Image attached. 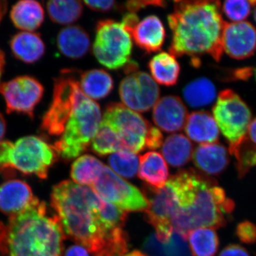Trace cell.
<instances>
[{
	"label": "cell",
	"instance_id": "7c38bea8",
	"mask_svg": "<svg viewBox=\"0 0 256 256\" xmlns=\"http://www.w3.org/2000/svg\"><path fill=\"white\" fill-rule=\"evenodd\" d=\"M44 92L41 82L28 76L0 84V94L6 102V112L26 114L31 119L34 118V111L41 101Z\"/></svg>",
	"mask_w": 256,
	"mask_h": 256
},
{
	"label": "cell",
	"instance_id": "44dd1931",
	"mask_svg": "<svg viewBox=\"0 0 256 256\" xmlns=\"http://www.w3.org/2000/svg\"><path fill=\"white\" fill-rule=\"evenodd\" d=\"M138 176L154 190L164 188L169 180V170L162 156L150 151L140 156Z\"/></svg>",
	"mask_w": 256,
	"mask_h": 256
},
{
	"label": "cell",
	"instance_id": "4dcf8cb0",
	"mask_svg": "<svg viewBox=\"0 0 256 256\" xmlns=\"http://www.w3.org/2000/svg\"><path fill=\"white\" fill-rule=\"evenodd\" d=\"M48 16L54 23L72 24L82 16L84 5L80 1L54 0L46 3Z\"/></svg>",
	"mask_w": 256,
	"mask_h": 256
},
{
	"label": "cell",
	"instance_id": "8fae6325",
	"mask_svg": "<svg viewBox=\"0 0 256 256\" xmlns=\"http://www.w3.org/2000/svg\"><path fill=\"white\" fill-rule=\"evenodd\" d=\"M92 186L104 200L124 212H146L150 206L149 200L142 192L106 165Z\"/></svg>",
	"mask_w": 256,
	"mask_h": 256
},
{
	"label": "cell",
	"instance_id": "ab89813d",
	"mask_svg": "<svg viewBox=\"0 0 256 256\" xmlns=\"http://www.w3.org/2000/svg\"><path fill=\"white\" fill-rule=\"evenodd\" d=\"M64 256H89V254L85 247L80 245H74L66 250Z\"/></svg>",
	"mask_w": 256,
	"mask_h": 256
},
{
	"label": "cell",
	"instance_id": "d6986e66",
	"mask_svg": "<svg viewBox=\"0 0 256 256\" xmlns=\"http://www.w3.org/2000/svg\"><path fill=\"white\" fill-rule=\"evenodd\" d=\"M184 130L188 139L201 144L216 142L220 136L213 114L206 111H195L188 114Z\"/></svg>",
	"mask_w": 256,
	"mask_h": 256
},
{
	"label": "cell",
	"instance_id": "e575fe53",
	"mask_svg": "<svg viewBox=\"0 0 256 256\" xmlns=\"http://www.w3.org/2000/svg\"><path fill=\"white\" fill-rule=\"evenodd\" d=\"M237 160L238 178H242L256 166V148L244 140L234 152Z\"/></svg>",
	"mask_w": 256,
	"mask_h": 256
},
{
	"label": "cell",
	"instance_id": "7dc6e473",
	"mask_svg": "<svg viewBox=\"0 0 256 256\" xmlns=\"http://www.w3.org/2000/svg\"><path fill=\"white\" fill-rule=\"evenodd\" d=\"M252 15L256 23V2H254V8H252Z\"/></svg>",
	"mask_w": 256,
	"mask_h": 256
},
{
	"label": "cell",
	"instance_id": "1f68e13d",
	"mask_svg": "<svg viewBox=\"0 0 256 256\" xmlns=\"http://www.w3.org/2000/svg\"><path fill=\"white\" fill-rule=\"evenodd\" d=\"M110 168L121 176L132 178L139 169L140 158L134 153L128 151H120L109 156Z\"/></svg>",
	"mask_w": 256,
	"mask_h": 256
},
{
	"label": "cell",
	"instance_id": "52a82bcc",
	"mask_svg": "<svg viewBox=\"0 0 256 256\" xmlns=\"http://www.w3.org/2000/svg\"><path fill=\"white\" fill-rule=\"evenodd\" d=\"M100 124L112 133L118 141L121 150L134 154L146 149L150 134L154 128L140 114L117 102L106 107Z\"/></svg>",
	"mask_w": 256,
	"mask_h": 256
},
{
	"label": "cell",
	"instance_id": "484cf974",
	"mask_svg": "<svg viewBox=\"0 0 256 256\" xmlns=\"http://www.w3.org/2000/svg\"><path fill=\"white\" fill-rule=\"evenodd\" d=\"M152 78L160 85L172 86L178 82L180 66L174 56L161 52L149 62Z\"/></svg>",
	"mask_w": 256,
	"mask_h": 256
},
{
	"label": "cell",
	"instance_id": "74e56055",
	"mask_svg": "<svg viewBox=\"0 0 256 256\" xmlns=\"http://www.w3.org/2000/svg\"><path fill=\"white\" fill-rule=\"evenodd\" d=\"M84 3L90 9L100 12H107L114 10L116 5V2L112 0H102V1H84Z\"/></svg>",
	"mask_w": 256,
	"mask_h": 256
},
{
	"label": "cell",
	"instance_id": "836d02e7",
	"mask_svg": "<svg viewBox=\"0 0 256 256\" xmlns=\"http://www.w3.org/2000/svg\"><path fill=\"white\" fill-rule=\"evenodd\" d=\"M129 248V238L122 228L111 232L106 245L94 256H124Z\"/></svg>",
	"mask_w": 256,
	"mask_h": 256
},
{
	"label": "cell",
	"instance_id": "f35d334b",
	"mask_svg": "<svg viewBox=\"0 0 256 256\" xmlns=\"http://www.w3.org/2000/svg\"><path fill=\"white\" fill-rule=\"evenodd\" d=\"M218 256H250V254L246 249L242 246L232 244L224 248Z\"/></svg>",
	"mask_w": 256,
	"mask_h": 256
},
{
	"label": "cell",
	"instance_id": "5bb4252c",
	"mask_svg": "<svg viewBox=\"0 0 256 256\" xmlns=\"http://www.w3.org/2000/svg\"><path fill=\"white\" fill-rule=\"evenodd\" d=\"M222 50L236 60L250 56L256 50V28L248 22L225 24L222 34Z\"/></svg>",
	"mask_w": 256,
	"mask_h": 256
},
{
	"label": "cell",
	"instance_id": "ba28073f",
	"mask_svg": "<svg viewBox=\"0 0 256 256\" xmlns=\"http://www.w3.org/2000/svg\"><path fill=\"white\" fill-rule=\"evenodd\" d=\"M132 40L122 23L100 20L96 26L92 52L99 63L111 70L126 66L130 62Z\"/></svg>",
	"mask_w": 256,
	"mask_h": 256
},
{
	"label": "cell",
	"instance_id": "60d3db41",
	"mask_svg": "<svg viewBox=\"0 0 256 256\" xmlns=\"http://www.w3.org/2000/svg\"><path fill=\"white\" fill-rule=\"evenodd\" d=\"M6 225L0 222V256H5L6 248Z\"/></svg>",
	"mask_w": 256,
	"mask_h": 256
},
{
	"label": "cell",
	"instance_id": "4fadbf2b",
	"mask_svg": "<svg viewBox=\"0 0 256 256\" xmlns=\"http://www.w3.org/2000/svg\"><path fill=\"white\" fill-rule=\"evenodd\" d=\"M119 94L124 105L134 112H144L154 107L160 98V88L146 72H134L121 82Z\"/></svg>",
	"mask_w": 256,
	"mask_h": 256
},
{
	"label": "cell",
	"instance_id": "9c48e42d",
	"mask_svg": "<svg viewBox=\"0 0 256 256\" xmlns=\"http://www.w3.org/2000/svg\"><path fill=\"white\" fill-rule=\"evenodd\" d=\"M212 114L220 133L228 142L229 152L234 154L246 137L252 121L250 109L238 95L225 90L218 95Z\"/></svg>",
	"mask_w": 256,
	"mask_h": 256
},
{
	"label": "cell",
	"instance_id": "7402d4cb",
	"mask_svg": "<svg viewBox=\"0 0 256 256\" xmlns=\"http://www.w3.org/2000/svg\"><path fill=\"white\" fill-rule=\"evenodd\" d=\"M57 46L65 56L78 60L86 54L90 50V37L80 26H67L58 33Z\"/></svg>",
	"mask_w": 256,
	"mask_h": 256
},
{
	"label": "cell",
	"instance_id": "8d00e7d4",
	"mask_svg": "<svg viewBox=\"0 0 256 256\" xmlns=\"http://www.w3.org/2000/svg\"><path fill=\"white\" fill-rule=\"evenodd\" d=\"M165 4L166 3L163 1H128L124 3V6L130 13H136L146 6H165Z\"/></svg>",
	"mask_w": 256,
	"mask_h": 256
},
{
	"label": "cell",
	"instance_id": "d4e9b609",
	"mask_svg": "<svg viewBox=\"0 0 256 256\" xmlns=\"http://www.w3.org/2000/svg\"><path fill=\"white\" fill-rule=\"evenodd\" d=\"M183 96L186 104L194 108H203L216 102L218 98L216 88L206 78L192 80L184 87Z\"/></svg>",
	"mask_w": 256,
	"mask_h": 256
},
{
	"label": "cell",
	"instance_id": "30bf717a",
	"mask_svg": "<svg viewBox=\"0 0 256 256\" xmlns=\"http://www.w3.org/2000/svg\"><path fill=\"white\" fill-rule=\"evenodd\" d=\"M82 94L74 70H62L55 79L53 99L42 118V132L50 136H62Z\"/></svg>",
	"mask_w": 256,
	"mask_h": 256
},
{
	"label": "cell",
	"instance_id": "f6af8a7d",
	"mask_svg": "<svg viewBox=\"0 0 256 256\" xmlns=\"http://www.w3.org/2000/svg\"><path fill=\"white\" fill-rule=\"evenodd\" d=\"M5 66V56L4 52L0 48V80L2 76L3 72H4Z\"/></svg>",
	"mask_w": 256,
	"mask_h": 256
},
{
	"label": "cell",
	"instance_id": "83f0119b",
	"mask_svg": "<svg viewBox=\"0 0 256 256\" xmlns=\"http://www.w3.org/2000/svg\"><path fill=\"white\" fill-rule=\"evenodd\" d=\"M143 250L148 256H192L188 240L174 230L166 244H162L156 234H151L144 242Z\"/></svg>",
	"mask_w": 256,
	"mask_h": 256
},
{
	"label": "cell",
	"instance_id": "ac0fdd59",
	"mask_svg": "<svg viewBox=\"0 0 256 256\" xmlns=\"http://www.w3.org/2000/svg\"><path fill=\"white\" fill-rule=\"evenodd\" d=\"M192 156L195 166L212 176L222 174L230 162L228 150L218 142L200 144L194 151Z\"/></svg>",
	"mask_w": 256,
	"mask_h": 256
},
{
	"label": "cell",
	"instance_id": "ee69618b",
	"mask_svg": "<svg viewBox=\"0 0 256 256\" xmlns=\"http://www.w3.org/2000/svg\"><path fill=\"white\" fill-rule=\"evenodd\" d=\"M8 2L0 1V23L8 11Z\"/></svg>",
	"mask_w": 256,
	"mask_h": 256
},
{
	"label": "cell",
	"instance_id": "f1b7e54d",
	"mask_svg": "<svg viewBox=\"0 0 256 256\" xmlns=\"http://www.w3.org/2000/svg\"><path fill=\"white\" fill-rule=\"evenodd\" d=\"M105 164L95 156L84 154L74 162L70 170L74 182L82 186H92L95 182Z\"/></svg>",
	"mask_w": 256,
	"mask_h": 256
},
{
	"label": "cell",
	"instance_id": "6da1fadb",
	"mask_svg": "<svg viewBox=\"0 0 256 256\" xmlns=\"http://www.w3.org/2000/svg\"><path fill=\"white\" fill-rule=\"evenodd\" d=\"M104 202L90 186L70 180L56 184L50 194V206L66 238L80 244L94 255L104 247L114 230L102 220Z\"/></svg>",
	"mask_w": 256,
	"mask_h": 256
},
{
	"label": "cell",
	"instance_id": "9a60e30c",
	"mask_svg": "<svg viewBox=\"0 0 256 256\" xmlns=\"http://www.w3.org/2000/svg\"><path fill=\"white\" fill-rule=\"evenodd\" d=\"M188 110L178 96H166L160 98L153 108L152 118L160 130L176 132L184 128Z\"/></svg>",
	"mask_w": 256,
	"mask_h": 256
},
{
	"label": "cell",
	"instance_id": "e0dca14e",
	"mask_svg": "<svg viewBox=\"0 0 256 256\" xmlns=\"http://www.w3.org/2000/svg\"><path fill=\"white\" fill-rule=\"evenodd\" d=\"M136 44L146 53L159 52L164 44V25L156 15L146 16L129 32Z\"/></svg>",
	"mask_w": 256,
	"mask_h": 256
},
{
	"label": "cell",
	"instance_id": "277c9868",
	"mask_svg": "<svg viewBox=\"0 0 256 256\" xmlns=\"http://www.w3.org/2000/svg\"><path fill=\"white\" fill-rule=\"evenodd\" d=\"M235 203L226 197L223 188L217 186L214 178H208L193 204L186 210H178L170 220L174 232L188 240V233L194 229H216L226 225L227 216L232 214Z\"/></svg>",
	"mask_w": 256,
	"mask_h": 256
},
{
	"label": "cell",
	"instance_id": "cb8c5ba5",
	"mask_svg": "<svg viewBox=\"0 0 256 256\" xmlns=\"http://www.w3.org/2000/svg\"><path fill=\"white\" fill-rule=\"evenodd\" d=\"M78 82L82 94L92 100L107 97L114 88L112 77L102 69L84 72L80 74Z\"/></svg>",
	"mask_w": 256,
	"mask_h": 256
},
{
	"label": "cell",
	"instance_id": "ffe728a7",
	"mask_svg": "<svg viewBox=\"0 0 256 256\" xmlns=\"http://www.w3.org/2000/svg\"><path fill=\"white\" fill-rule=\"evenodd\" d=\"M10 48L18 60L24 63H36L44 55L46 46L41 35L35 32L16 34L10 41Z\"/></svg>",
	"mask_w": 256,
	"mask_h": 256
},
{
	"label": "cell",
	"instance_id": "2e32d148",
	"mask_svg": "<svg viewBox=\"0 0 256 256\" xmlns=\"http://www.w3.org/2000/svg\"><path fill=\"white\" fill-rule=\"evenodd\" d=\"M32 188L25 182L11 180L0 186V212L14 216L22 212L34 198Z\"/></svg>",
	"mask_w": 256,
	"mask_h": 256
},
{
	"label": "cell",
	"instance_id": "b9f144b4",
	"mask_svg": "<svg viewBox=\"0 0 256 256\" xmlns=\"http://www.w3.org/2000/svg\"><path fill=\"white\" fill-rule=\"evenodd\" d=\"M245 140L256 148V118L252 120L249 126Z\"/></svg>",
	"mask_w": 256,
	"mask_h": 256
},
{
	"label": "cell",
	"instance_id": "603a6c76",
	"mask_svg": "<svg viewBox=\"0 0 256 256\" xmlns=\"http://www.w3.org/2000/svg\"><path fill=\"white\" fill-rule=\"evenodd\" d=\"M10 18L16 28L24 32H34L43 24L44 11L38 2L22 0L12 6Z\"/></svg>",
	"mask_w": 256,
	"mask_h": 256
},
{
	"label": "cell",
	"instance_id": "7bdbcfd3",
	"mask_svg": "<svg viewBox=\"0 0 256 256\" xmlns=\"http://www.w3.org/2000/svg\"><path fill=\"white\" fill-rule=\"evenodd\" d=\"M6 121L3 117L2 114H0V142L2 141L5 134H6Z\"/></svg>",
	"mask_w": 256,
	"mask_h": 256
},
{
	"label": "cell",
	"instance_id": "4316f807",
	"mask_svg": "<svg viewBox=\"0 0 256 256\" xmlns=\"http://www.w3.org/2000/svg\"><path fill=\"white\" fill-rule=\"evenodd\" d=\"M193 152L191 140L182 134L168 136L162 146L163 156L174 168H180L188 163L193 156Z\"/></svg>",
	"mask_w": 256,
	"mask_h": 256
},
{
	"label": "cell",
	"instance_id": "f546056e",
	"mask_svg": "<svg viewBox=\"0 0 256 256\" xmlns=\"http://www.w3.org/2000/svg\"><path fill=\"white\" fill-rule=\"evenodd\" d=\"M191 254L193 256H215L220 240L215 229L198 228L188 233Z\"/></svg>",
	"mask_w": 256,
	"mask_h": 256
},
{
	"label": "cell",
	"instance_id": "5b68a950",
	"mask_svg": "<svg viewBox=\"0 0 256 256\" xmlns=\"http://www.w3.org/2000/svg\"><path fill=\"white\" fill-rule=\"evenodd\" d=\"M58 156L54 146L37 136H26L15 142L2 140L0 142V174H12L18 171L45 180Z\"/></svg>",
	"mask_w": 256,
	"mask_h": 256
},
{
	"label": "cell",
	"instance_id": "3957f363",
	"mask_svg": "<svg viewBox=\"0 0 256 256\" xmlns=\"http://www.w3.org/2000/svg\"><path fill=\"white\" fill-rule=\"evenodd\" d=\"M5 256H63L66 238L56 216L34 197L22 212L9 218Z\"/></svg>",
	"mask_w": 256,
	"mask_h": 256
},
{
	"label": "cell",
	"instance_id": "bcb514c9",
	"mask_svg": "<svg viewBox=\"0 0 256 256\" xmlns=\"http://www.w3.org/2000/svg\"><path fill=\"white\" fill-rule=\"evenodd\" d=\"M124 256H146V254H142V252L139 250H134V252H130V254H126Z\"/></svg>",
	"mask_w": 256,
	"mask_h": 256
},
{
	"label": "cell",
	"instance_id": "7a4b0ae2",
	"mask_svg": "<svg viewBox=\"0 0 256 256\" xmlns=\"http://www.w3.org/2000/svg\"><path fill=\"white\" fill-rule=\"evenodd\" d=\"M168 20L172 32L170 54L188 56L194 63L205 54L220 58L225 24L218 2L175 1L174 11Z\"/></svg>",
	"mask_w": 256,
	"mask_h": 256
},
{
	"label": "cell",
	"instance_id": "8992f818",
	"mask_svg": "<svg viewBox=\"0 0 256 256\" xmlns=\"http://www.w3.org/2000/svg\"><path fill=\"white\" fill-rule=\"evenodd\" d=\"M101 120L100 106L82 92L63 133L54 144L58 156L70 161L85 152L98 130Z\"/></svg>",
	"mask_w": 256,
	"mask_h": 256
},
{
	"label": "cell",
	"instance_id": "d590c367",
	"mask_svg": "<svg viewBox=\"0 0 256 256\" xmlns=\"http://www.w3.org/2000/svg\"><path fill=\"white\" fill-rule=\"evenodd\" d=\"M236 234L242 242L254 244L256 242V225L249 220H244L237 226Z\"/></svg>",
	"mask_w": 256,
	"mask_h": 256
},
{
	"label": "cell",
	"instance_id": "d6a6232c",
	"mask_svg": "<svg viewBox=\"0 0 256 256\" xmlns=\"http://www.w3.org/2000/svg\"><path fill=\"white\" fill-rule=\"evenodd\" d=\"M254 2L246 0H229L220 6V13L229 23L246 22L252 12Z\"/></svg>",
	"mask_w": 256,
	"mask_h": 256
}]
</instances>
